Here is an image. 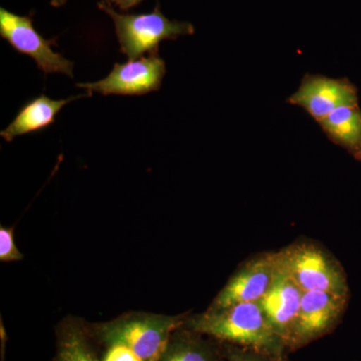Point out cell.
<instances>
[{"mask_svg": "<svg viewBox=\"0 0 361 361\" xmlns=\"http://www.w3.org/2000/svg\"><path fill=\"white\" fill-rule=\"evenodd\" d=\"M68 0H51V6L54 7H61L65 6Z\"/></svg>", "mask_w": 361, "mask_h": 361, "instance_id": "obj_19", "label": "cell"}, {"mask_svg": "<svg viewBox=\"0 0 361 361\" xmlns=\"http://www.w3.org/2000/svg\"><path fill=\"white\" fill-rule=\"evenodd\" d=\"M302 295L303 291L279 268L272 286L258 301L266 319L286 348Z\"/></svg>", "mask_w": 361, "mask_h": 361, "instance_id": "obj_10", "label": "cell"}, {"mask_svg": "<svg viewBox=\"0 0 361 361\" xmlns=\"http://www.w3.org/2000/svg\"><path fill=\"white\" fill-rule=\"evenodd\" d=\"M287 103L300 106L318 123L341 106L358 104V90L348 78L306 73Z\"/></svg>", "mask_w": 361, "mask_h": 361, "instance_id": "obj_9", "label": "cell"}, {"mask_svg": "<svg viewBox=\"0 0 361 361\" xmlns=\"http://www.w3.org/2000/svg\"><path fill=\"white\" fill-rule=\"evenodd\" d=\"M187 314L168 316L152 313H128L111 322L97 324V338L109 344H122L142 361H158L170 337L186 322Z\"/></svg>", "mask_w": 361, "mask_h": 361, "instance_id": "obj_2", "label": "cell"}, {"mask_svg": "<svg viewBox=\"0 0 361 361\" xmlns=\"http://www.w3.org/2000/svg\"><path fill=\"white\" fill-rule=\"evenodd\" d=\"M23 254L18 251L14 242L13 228L0 227V260L2 262L20 261Z\"/></svg>", "mask_w": 361, "mask_h": 361, "instance_id": "obj_15", "label": "cell"}, {"mask_svg": "<svg viewBox=\"0 0 361 361\" xmlns=\"http://www.w3.org/2000/svg\"><path fill=\"white\" fill-rule=\"evenodd\" d=\"M278 271L276 252L259 254L249 259L230 277L208 310H217L236 304L258 302L272 286Z\"/></svg>", "mask_w": 361, "mask_h": 361, "instance_id": "obj_8", "label": "cell"}, {"mask_svg": "<svg viewBox=\"0 0 361 361\" xmlns=\"http://www.w3.org/2000/svg\"><path fill=\"white\" fill-rule=\"evenodd\" d=\"M0 37L16 51L35 59L44 73H63L73 78V63L52 49L56 39H45L33 26L32 18L0 8Z\"/></svg>", "mask_w": 361, "mask_h": 361, "instance_id": "obj_5", "label": "cell"}, {"mask_svg": "<svg viewBox=\"0 0 361 361\" xmlns=\"http://www.w3.org/2000/svg\"><path fill=\"white\" fill-rule=\"evenodd\" d=\"M324 135L361 161V109L355 106H341L318 122Z\"/></svg>", "mask_w": 361, "mask_h": 361, "instance_id": "obj_12", "label": "cell"}, {"mask_svg": "<svg viewBox=\"0 0 361 361\" xmlns=\"http://www.w3.org/2000/svg\"><path fill=\"white\" fill-rule=\"evenodd\" d=\"M97 6L113 20L121 51L129 61L141 58L144 54H158L159 44L164 40H175L195 33L191 23L166 18L159 4L152 13L141 14L116 13L106 0Z\"/></svg>", "mask_w": 361, "mask_h": 361, "instance_id": "obj_4", "label": "cell"}, {"mask_svg": "<svg viewBox=\"0 0 361 361\" xmlns=\"http://www.w3.org/2000/svg\"><path fill=\"white\" fill-rule=\"evenodd\" d=\"M56 361H99L92 351L85 327L77 320L61 325Z\"/></svg>", "mask_w": 361, "mask_h": 361, "instance_id": "obj_14", "label": "cell"}, {"mask_svg": "<svg viewBox=\"0 0 361 361\" xmlns=\"http://www.w3.org/2000/svg\"><path fill=\"white\" fill-rule=\"evenodd\" d=\"M183 327L239 348L284 356L285 342L275 334L258 302L207 310L186 318Z\"/></svg>", "mask_w": 361, "mask_h": 361, "instance_id": "obj_1", "label": "cell"}, {"mask_svg": "<svg viewBox=\"0 0 361 361\" xmlns=\"http://www.w3.org/2000/svg\"><path fill=\"white\" fill-rule=\"evenodd\" d=\"M227 357L229 361H285L284 356L269 355L235 345L228 348Z\"/></svg>", "mask_w": 361, "mask_h": 361, "instance_id": "obj_16", "label": "cell"}, {"mask_svg": "<svg viewBox=\"0 0 361 361\" xmlns=\"http://www.w3.org/2000/svg\"><path fill=\"white\" fill-rule=\"evenodd\" d=\"M84 97L85 94H80L58 101L49 99L44 94L35 97L20 109L13 122L6 130H1L0 135L6 142H13L14 137L44 130L56 122V116L66 104Z\"/></svg>", "mask_w": 361, "mask_h": 361, "instance_id": "obj_11", "label": "cell"}, {"mask_svg": "<svg viewBox=\"0 0 361 361\" xmlns=\"http://www.w3.org/2000/svg\"><path fill=\"white\" fill-rule=\"evenodd\" d=\"M198 336L185 327L176 330L158 361H217L212 346Z\"/></svg>", "mask_w": 361, "mask_h": 361, "instance_id": "obj_13", "label": "cell"}, {"mask_svg": "<svg viewBox=\"0 0 361 361\" xmlns=\"http://www.w3.org/2000/svg\"><path fill=\"white\" fill-rule=\"evenodd\" d=\"M103 361H142L132 349L122 344H109Z\"/></svg>", "mask_w": 361, "mask_h": 361, "instance_id": "obj_17", "label": "cell"}, {"mask_svg": "<svg viewBox=\"0 0 361 361\" xmlns=\"http://www.w3.org/2000/svg\"><path fill=\"white\" fill-rule=\"evenodd\" d=\"M278 266L303 292L322 291L349 297L345 270L326 249L310 240L276 252Z\"/></svg>", "mask_w": 361, "mask_h": 361, "instance_id": "obj_3", "label": "cell"}, {"mask_svg": "<svg viewBox=\"0 0 361 361\" xmlns=\"http://www.w3.org/2000/svg\"><path fill=\"white\" fill-rule=\"evenodd\" d=\"M111 6H118L121 11H130L134 7L139 6L142 0H106Z\"/></svg>", "mask_w": 361, "mask_h": 361, "instance_id": "obj_18", "label": "cell"}, {"mask_svg": "<svg viewBox=\"0 0 361 361\" xmlns=\"http://www.w3.org/2000/svg\"><path fill=\"white\" fill-rule=\"evenodd\" d=\"M166 75V63L159 54H149L126 63H115L108 77L96 82L78 84L90 96L99 92L103 96H144L161 89Z\"/></svg>", "mask_w": 361, "mask_h": 361, "instance_id": "obj_6", "label": "cell"}, {"mask_svg": "<svg viewBox=\"0 0 361 361\" xmlns=\"http://www.w3.org/2000/svg\"><path fill=\"white\" fill-rule=\"evenodd\" d=\"M349 297L322 291L303 292L287 348H303L336 329L348 307Z\"/></svg>", "mask_w": 361, "mask_h": 361, "instance_id": "obj_7", "label": "cell"}]
</instances>
